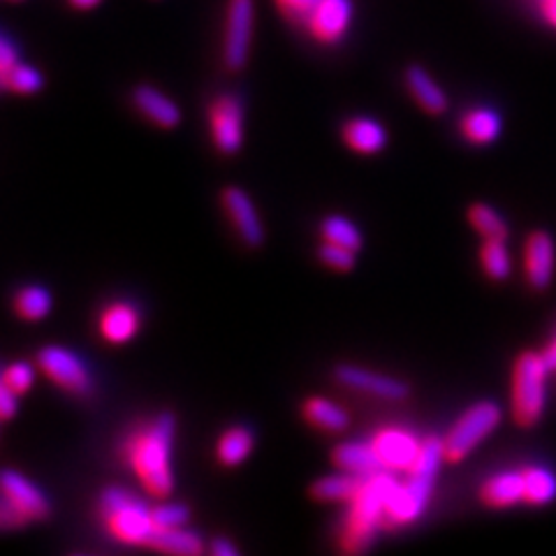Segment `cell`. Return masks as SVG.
I'll use <instances>...</instances> for the list:
<instances>
[{
  "label": "cell",
  "mask_w": 556,
  "mask_h": 556,
  "mask_svg": "<svg viewBox=\"0 0 556 556\" xmlns=\"http://www.w3.org/2000/svg\"><path fill=\"white\" fill-rule=\"evenodd\" d=\"M174 422L172 413L153 417L151 422L132 431L126 441V459L132 466L137 478L142 480L144 490L155 498H165L174 490L172 473V445H174Z\"/></svg>",
  "instance_id": "cell-1"
},
{
  "label": "cell",
  "mask_w": 556,
  "mask_h": 556,
  "mask_svg": "<svg viewBox=\"0 0 556 556\" xmlns=\"http://www.w3.org/2000/svg\"><path fill=\"white\" fill-rule=\"evenodd\" d=\"M445 462L443 439L429 437L422 441V450L415 464L406 471V480L396 484V490L388 503L386 521L382 527H406L420 519L431 498L433 484H437L439 468Z\"/></svg>",
  "instance_id": "cell-2"
},
{
  "label": "cell",
  "mask_w": 556,
  "mask_h": 556,
  "mask_svg": "<svg viewBox=\"0 0 556 556\" xmlns=\"http://www.w3.org/2000/svg\"><path fill=\"white\" fill-rule=\"evenodd\" d=\"M396 484L399 480L394 478V471H386V468L367 476L343 519L341 545L345 552L357 554L371 547L376 529L386 521L388 503L396 490Z\"/></svg>",
  "instance_id": "cell-3"
},
{
  "label": "cell",
  "mask_w": 556,
  "mask_h": 556,
  "mask_svg": "<svg viewBox=\"0 0 556 556\" xmlns=\"http://www.w3.org/2000/svg\"><path fill=\"white\" fill-rule=\"evenodd\" d=\"M549 371L543 353L527 351L515 359L510 408L519 427H533L543 417Z\"/></svg>",
  "instance_id": "cell-4"
},
{
  "label": "cell",
  "mask_w": 556,
  "mask_h": 556,
  "mask_svg": "<svg viewBox=\"0 0 556 556\" xmlns=\"http://www.w3.org/2000/svg\"><path fill=\"white\" fill-rule=\"evenodd\" d=\"M100 517L104 527L126 545H147L153 533V515L144 501H139L124 486H108L100 494Z\"/></svg>",
  "instance_id": "cell-5"
},
{
  "label": "cell",
  "mask_w": 556,
  "mask_h": 556,
  "mask_svg": "<svg viewBox=\"0 0 556 556\" xmlns=\"http://www.w3.org/2000/svg\"><path fill=\"white\" fill-rule=\"evenodd\" d=\"M501 417L503 413L494 402H478L471 408H466L443 439L445 459L462 462L464 457L471 455L478 443L490 437L501 425Z\"/></svg>",
  "instance_id": "cell-6"
},
{
  "label": "cell",
  "mask_w": 556,
  "mask_h": 556,
  "mask_svg": "<svg viewBox=\"0 0 556 556\" xmlns=\"http://www.w3.org/2000/svg\"><path fill=\"white\" fill-rule=\"evenodd\" d=\"M38 367L65 392L75 396H89L93 392V378L84 359L61 345H47L38 355Z\"/></svg>",
  "instance_id": "cell-7"
},
{
  "label": "cell",
  "mask_w": 556,
  "mask_h": 556,
  "mask_svg": "<svg viewBox=\"0 0 556 556\" xmlns=\"http://www.w3.org/2000/svg\"><path fill=\"white\" fill-rule=\"evenodd\" d=\"M255 5L253 0H230L228 22H225V45L223 56L230 70H241L249 61L251 40H253Z\"/></svg>",
  "instance_id": "cell-8"
},
{
  "label": "cell",
  "mask_w": 556,
  "mask_h": 556,
  "mask_svg": "<svg viewBox=\"0 0 556 556\" xmlns=\"http://www.w3.org/2000/svg\"><path fill=\"white\" fill-rule=\"evenodd\" d=\"M371 445L380 466L386 468V471H394V473L408 471L422 450V441L417 439L413 431L399 429V427L380 429L371 439Z\"/></svg>",
  "instance_id": "cell-9"
},
{
  "label": "cell",
  "mask_w": 556,
  "mask_h": 556,
  "mask_svg": "<svg viewBox=\"0 0 556 556\" xmlns=\"http://www.w3.org/2000/svg\"><path fill=\"white\" fill-rule=\"evenodd\" d=\"M212 137L220 153H237L243 144V108L237 96H220L208 110Z\"/></svg>",
  "instance_id": "cell-10"
},
{
  "label": "cell",
  "mask_w": 556,
  "mask_h": 556,
  "mask_svg": "<svg viewBox=\"0 0 556 556\" xmlns=\"http://www.w3.org/2000/svg\"><path fill=\"white\" fill-rule=\"evenodd\" d=\"M0 492H3L12 506L28 521H40L51 515V503L38 484H33L26 476L16 471L0 473Z\"/></svg>",
  "instance_id": "cell-11"
},
{
  "label": "cell",
  "mask_w": 556,
  "mask_h": 556,
  "mask_svg": "<svg viewBox=\"0 0 556 556\" xmlns=\"http://www.w3.org/2000/svg\"><path fill=\"white\" fill-rule=\"evenodd\" d=\"M337 380L345 388L367 392L378 399H388V402H402V399H406L410 392V388L404 380L382 376L362 367H351V364H343V367L337 369Z\"/></svg>",
  "instance_id": "cell-12"
},
{
  "label": "cell",
  "mask_w": 556,
  "mask_h": 556,
  "mask_svg": "<svg viewBox=\"0 0 556 556\" xmlns=\"http://www.w3.org/2000/svg\"><path fill=\"white\" fill-rule=\"evenodd\" d=\"M353 20V3L351 0H320L308 14L306 26L313 33V38L320 42H339Z\"/></svg>",
  "instance_id": "cell-13"
},
{
  "label": "cell",
  "mask_w": 556,
  "mask_h": 556,
  "mask_svg": "<svg viewBox=\"0 0 556 556\" xmlns=\"http://www.w3.org/2000/svg\"><path fill=\"white\" fill-rule=\"evenodd\" d=\"M223 206H225V212H228L237 235L243 239V243H249V247H253V249L263 247L265 228H263V223H260L253 200L243 193L241 188L230 186L223 190Z\"/></svg>",
  "instance_id": "cell-14"
},
{
  "label": "cell",
  "mask_w": 556,
  "mask_h": 556,
  "mask_svg": "<svg viewBox=\"0 0 556 556\" xmlns=\"http://www.w3.org/2000/svg\"><path fill=\"white\" fill-rule=\"evenodd\" d=\"M554 267H556V249H554L552 235L543 230L531 232L527 237V247H525V271H527L529 286L533 290L549 288L554 278Z\"/></svg>",
  "instance_id": "cell-15"
},
{
  "label": "cell",
  "mask_w": 556,
  "mask_h": 556,
  "mask_svg": "<svg viewBox=\"0 0 556 556\" xmlns=\"http://www.w3.org/2000/svg\"><path fill=\"white\" fill-rule=\"evenodd\" d=\"M480 501L490 508H510L515 503L525 501L521 471H503L486 478L480 486Z\"/></svg>",
  "instance_id": "cell-16"
},
{
  "label": "cell",
  "mask_w": 556,
  "mask_h": 556,
  "mask_svg": "<svg viewBox=\"0 0 556 556\" xmlns=\"http://www.w3.org/2000/svg\"><path fill=\"white\" fill-rule=\"evenodd\" d=\"M139 329V311L128 302L110 304L100 316V332L110 343H126Z\"/></svg>",
  "instance_id": "cell-17"
},
{
  "label": "cell",
  "mask_w": 556,
  "mask_h": 556,
  "mask_svg": "<svg viewBox=\"0 0 556 556\" xmlns=\"http://www.w3.org/2000/svg\"><path fill=\"white\" fill-rule=\"evenodd\" d=\"M132 100L137 104V110L142 112L147 118H151L155 126H161V128L179 126V121H181L179 108L165 93L153 89V86H139Z\"/></svg>",
  "instance_id": "cell-18"
},
{
  "label": "cell",
  "mask_w": 556,
  "mask_h": 556,
  "mask_svg": "<svg viewBox=\"0 0 556 556\" xmlns=\"http://www.w3.org/2000/svg\"><path fill=\"white\" fill-rule=\"evenodd\" d=\"M406 86L410 96L415 98V102L420 104V108L427 112V114H443L447 110V96L445 91L441 89V86L433 81V77L427 73L425 67H408L406 73Z\"/></svg>",
  "instance_id": "cell-19"
},
{
  "label": "cell",
  "mask_w": 556,
  "mask_h": 556,
  "mask_svg": "<svg viewBox=\"0 0 556 556\" xmlns=\"http://www.w3.org/2000/svg\"><path fill=\"white\" fill-rule=\"evenodd\" d=\"M343 142L357 153H378L388 144V132L374 118H351L343 126Z\"/></svg>",
  "instance_id": "cell-20"
},
{
  "label": "cell",
  "mask_w": 556,
  "mask_h": 556,
  "mask_svg": "<svg viewBox=\"0 0 556 556\" xmlns=\"http://www.w3.org/2000/svg\"><path fill=\"white\" fill-rule=\"evenodd\" d=\"M147 547L165 554H179V556H198L204 552L202 538L195 531L179 529H153Z\"/></svg>",
  "instance_id": "cell-21"
},
{
  "label": "cell",
  "mask_w": 556,
  "mask_h": 556,
  "mask_svg": "<svg viewBox=\"0 0 556 556\" xmlns=\"http://www.w3.org/2000/svg\"><path fill=\"white\" fill-rule=\"evenodd\" d=\"M501 126H503L501 116L490 108H476L471 112H466L459 121L462 135L468 139V142L478 147L492 144L501 135Z\"/></svg>",
  "instance_id": "cell-22"
},
{
  "label": "cell",
  "mask_w": 556,
  "mask_h": 556,
  "mask_svg": "<svg viewBox=\"0 0 556 556\" xmlns=\"http://www.w3.org/2000/svg\"><path fill=\"white\" fill-rule=\"evenodd\" d=\"M332 459L341 468V471H351V473H359V476H369L382 468L376 457L371 441L369 443H364V441L343 443L334 450Z\"/></svg>",
  "instance_id": "cell-23"
},
{
  "label": "cell",
  "mask_w": 556,
  "mask_h": 556,
  "mask_svg": "<svg viewBox=\"0 0 556 556\" xmlns=\"http://www.w3.org/2000/svg\"><path fill=\"white\" fill-rule=\"evenodd\" d=\"M364 480H367V476L341 471V473L325 476V478L313 482L311 494L318 501H348L351 503L357 496V492L362 490Z\"/></svg>",
  "instance_id": "cell-24"
},
{
  "label": "cell",
  "mask_w": 556,
  "mask_h": 556,
  "mask_svg": "<svg viewBox=\"0 0 556 556\" xmlns=\"http://www.w3.org/2000/svg\"><path fill=\"white\" fill-rule=\"evenodd\" d=\"M304 417L323 431H343L348 425H351V415L345 413V408H341L339 404L329 402V399L323 396H311L308 402L304 404Z\"/></svg>",
  "instance_id": "cell-25"
},
{
  "label": "cell",
  "mask_w": 556,
  "mask_h": 556,
  "mask_svg": "<svg viewBox=\"0 0 556 556\" xmlns=\"http://www.w3.org/2000/svg\"><path fill=\"white\" fill-rule=\"evenodd\" d=\"M521 484L529 506H547L556 498V476L545 466L521 468Z\"/></svg>",
  "instance_id": "cell-26"
},
{
  "label": "cell",
  "mask_w": 556,
  "mask_h": 556,
  "mask_svg": "<svg viewBox=\"0 0 556 556\" xmlns=\"http://www.w3.org/2000/svg\"><path fill=\"white\" fill-rule=\"evenodd\" d=\"M480 265L492 281H506L513 274V255L506 239H484L480 247Z\"/></svg>",
  "instance_id": "cell-27"
},
{
  "label": "cell",
  "mask_w": 556,
  "mask_h": 556,
  "mask_svg": "<svg viewBox=\"0 0 556 556\" xmlns=\"http://www.w3.org/2000/svg\"><path fill=\"white\" fill-rule=\"evenodd\" d=\"M253 431L247 427H232L218 441V459L225 466H239L251 455L253 450Z\"/></svg>",
  "instance_id": "cell-28"
},
{
  "label": "cell",
  "mask_w": 556,
  "mask_h": 556,
  "mask_svg": "<svg viewBox=\"0 0 556 556\" xmlns=\"http://www.w3.org/2000/svg\"><path fill=\"white\" fill-rule=\"evenodd\" d=\"M468 220H471L473 230L482 239H508L510 230L508 223L503 220V216L484 202H476L471 208H468Z\"/></svg>",
  "instance_id": "cell-29"
},
{
  "label": "cell",
  "mask_w": 556,
  "mask_h": 556,
  "mask_svg": "<svg viewBox=\"0 0 556 556\" xmlns=\"http://www.w3.org/2000/svg\"><path fill=\"white\" fill-rule=\"evenodd\" d=\"M51 294L42 286H26L14 298V311L24 320H42L51 311Z\"/></svg>",
  "instance_id": "cell-30"
},
{
  "label": "cell",
  "mask_w": 556,
  "mask_h": 556,
  "mask_svg": "<svg viewBox=\"0 0 556 556\" xmlns=\"http://www.w3.org/2000/svg\"><path fill=\"white\" fill-rule=\"evenodd\" d=\"M323 239L339 243V247L359 251L362 249V232L357 230V225L345 218V216H327L323 220Z\"/></svg>",
  "instance_id": "cell-31"
},
{
  "label": "cell",
  "mask_w": 556,
  "mask_h": 556,
  "mask_svg": "<svg viewBox=\"0 0 556 556\" xmlns=\"http://www.w3.org/2000/svg\"><path fill=\"white\" fill-rule=\"evenodd\" d=\"M45 86V77L40 70H35L33 65L26 63H16L10 73H8V89L14 93H38Z\"/></svg>",
  "instance_id": "cell-32"
},
{
  "label": "cell",
  "mask_w": 556,
  "mask_h": 556,
  "mask_svg": "<svg viewBox=\"0 0 556 556\" xmlns=\"http://www.w3.org/2000/svg\"><path fill=\"white\" fill-rule=\"evenodd\" d=\"M355 253L357 251L339 247V243H332V241H325L318 251L323 265L337 271H351L355 267Z\"/></svg>",
  "instance_id": "cell-33"
},
{
  "label": "cell",
  "mask_w": 556,
  "mask_h": 556,
  "mask_svg": "<svg viewBox=\"0 0 556 556\" xmlns=\"http://www.w3.org/2000/svg\"><path fill=\"white\" fill-rule=\"evenodd\" d=\"M151 515L155 529H179L188 521L190 510L181 503H163V506H155Z\"/></svg>",
  "instance_id": "cell-34"
},
{
  "label": "cell",
  "mask_w": 556,
  "mask_h": 556,
  "mask_svg": "<svg viewBox=\"0 0 556 556\" xmlns=\"http://www.w3.org/2000/svg\"><path fill=\"white\" fill-rule=\"evenodd\" d=\"M3 380L8 382V388L20 396V394H26L30 390V386L35 382V371L28 362H14L10 364V367L5 369L3 374Z\"/></svg>",
  "instance_id": "cell-35"
},
{
  "label": "cell",
  "mask_w": 556,
  "mask_h": 556,
  "mask_svg": "<svg viewBox=\"0 0 556 556\" xmlns=\"http://www.w3.org/2000/svg\"><path fill=\"white\" fill-rule=\"evenodd\" d=\"M20 63V51L5 33H0V89H8V73Z\"/></svg>",
  "instance_id": "cell-36"
},
{
  "label": "cell",
  "mask_w": 556,
  "mask_h": 556,
  "mask_svg": "<svg viewBox=\"0 0 556 556\" xmlns=\"http://www.w3.org/2000/svg\"><path fill=\"white\" fill-rule=\"evenodd\" d=\"M26 517L16 510L10 498L0 492V529H16V527H24L26 525Z\"/></svg>",
  "instance_id": "cell-37"
},
{
  "label": "cell",
  "mask_w": 556,
  "mask_h": 556,
  "mask_svg": "<svg viewBox=\"0 0 556 556\" xmlns=\"http://www.w3.org/2000/svg\"><path fill=\"white\" fill-rule=\"evenodd\" d=\"M278 5H281V10L290 16H298V20L306 22L308 14L313 12V8H316L320 0H276Z\"/></svg>",
  "instance_id": "cell-38"
},
{
  "label": "cell",
  "mask_w": 556,
  "mask_h": 556,
  "mask_svg": "<svg viewBox=\"0 0 556 556\" xmlns=\"http://www.w3.org/2000/svg\"><path fill=\"white\" fill-rule=\"evenodd\" d=\"M16 415V394L8 388V382L0 378V420H10Z\"/></svg>",
  "instance_id": "cell-39"
},
{
  "label": "cell",
  "mask_w": 556,
  "mask_h": 556,
  "mask_svg": "<svg viewBox=\"0 0 556 556\" xmlns=\"http://www.w3.org/2000/svg\"><path fill=\"white\" fill-rule=\"evenodd\" d=\"M237 547L228 541V538H216V541L212 543V554L216 556H237Z\"/></svg>",
  "instance_id": "cell-40"
},
{
  "label": "cell",
  "mask_w": 556,
  "mask_h": 556,
  "mask_svg": "<svg viewBox=\"0 0 556 556\" xmlns=\"http://www.w3.org/2000/svg\"><path fill=\"white\" fill-rule=\"evenodd\" d=\"M541 12L545 16V22L556 28V0H541Z\"/></svg>",
  "instance_id": "cell-41"
},
{
  "label": "cell",
  "mask_w": 556,
  "mask_h": 556,
  "mask_svg": "<svg viewBox=\"0 0 556 556\" xmlns=\"http://www.w3.org/2000/svg\"><path fill=\"white\" fill-rule=\"evenodd\" d=\"M543 357H545V362H547V367H549L552 371H556V334H554V339L545 345Z\"/></svg>",
  "instance_id": "cell-42"
},
{
  "label": "cell",
  "mask_w": 556,
  "mask_h": 556,
  "mask_svg": "<svg viewBox=\"0 0 556 556\" xmlns=\"http://www.w3.org/2000/svg\"><path fill=\"white\" fill-rule=\"evenodd\" d=\"M70 5L79 8V10H91V8L100 5V0H70Z\"/></svg>",
  "instance_id": "cell-43"
}]
</instances>
